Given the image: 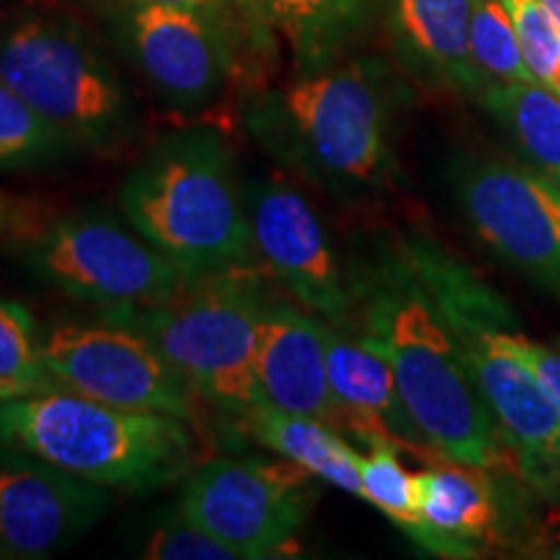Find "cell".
<instances>
[{"instance_id": "6da1fadb", "label": "cell", "mask_w": 560, "mask_h": 560, "mask_svg": "<svg viewBox=\"0 0 560 560\" xmlns=\"http://www.w3.org/2000/svg\"><path fill=\"white\" fill-rule=\"evenodd\" d=\"M346 270L353 299L348 330L387 359L425 441L439 457L501 467L506 444L405 231L366 236Z\"/></svg>"}, {"instance_id": "7a4b0ae2", "label": "cell", "mask_w": 560, "mask_h": 560, "mask_svg": "<svg viewBox=\"0 0 560 560\" xmlns=\"http://www.w3.org/2000/svg\"><path fill=\"white\" fill-rule=\"evenodd\" d=\"M247 125L285 170L338 200H366L395 179L389 96L371 62L301 70L249 104Z\"/></svg>"}, {"instance_id": "3957f363", "label": "cell", "mask_w": 560, "mask_h": 560, "mask_svg": "<svg viewBox=\"0 0 560 560\" xmlns=\"http://www.w3.org/2000/svg\"><path fill=\"white\" fill-rule=\"evenodd\" d=\"M120 208L190 280L255 260L247 187L215 128L159 138L122 179Z\"/></svg>"}, {"instance_id": "277c9868", "label": "cell", "mask_w": 560, "mask_h": 560, "mask_svg": "<svg viewBox=\"0 0 560 560\" xmlns=\"http://www.w3.org/2000/svg\"><path fill=\"white\" fill-rule=\"evenodd\" d=\"M0 446L130 493L185 478L200 457L190 420L117 408L68 389L0 400Z\"/></svg>"}, {"instance_id": "5b68a950", "label": "cell", "mask_w": 560, "mask_h": 560, "mask_svg": "<svg viewBox=\"0 0 560 560\" xmlns=\"http://www.w3.org/2000/svg\"><path fill=\"white\" fill-rule=\"evenodd\" d=\"M270 296L262 270L249 262L187 280L156 304L102 310V317L143 332L198 400L234 423L265 400L255 374V350Z\"/></svg>"}, {"instance_id": "8992f818", "label": "cell", "mask_w": 560, "mask_h": 560, "mask_svg": "<svg viewBox=\"0 0 560 560\" xmlns=\"http://www.w3.org/2000/svg\"><path fill=\"white\" fill-rule=\"evenodd\" d=\"M0 81L75 151H120L138 130L128 81L79 21L62 13H26L0 26Z\"/></svg>"}, {"instance_id": "52a82bcc", "label": "cell", "mask_w": 560, "mask_h": 560, "mask_svg": "<svg viewBox=\"0 0 560 560\" xmlns=\"http://www.w3.org/2000/svg\"><path fill=\"white\" fill-rule=\"evenodd\" d=\"M433 299L450 322L467 369L493 416L509 452H537L560 444V408L532 371L493 338L495 312L503 306L490 285L425 231H405Z\"/></svg>"}, {"instance_id": "ba28073f", "label": "cell", "mask_w": 560, "mask_h": 560, "mask_svg": "<svg viewBox=\"0 0 560 560\" xmlns=\"http://www.w3.org/2000/svg\"><path fill=\"white\" fill-rule=\"evenodd\" d=\"M314 480L289 459L215 457L187 478L177 514L240 558L291 556L317 501Z\"/></svg>"}, {"instance_id": "9c48e42d", "label": "cell", "mask_w": 560, "mask_h": 560, "mask_svg": "<svg viewBox=\"0 0 560 560\" xmlns=\"http://www.w3.org/2000/svg\"><path fill=\"white\" fill-rule=\"evenodd\" d=\"M26 262L52 289L100 310L156 304L190 280L128 219L104 210L50 223L32 242Z\"/></svg>"}, {"instance_id": "30bf717a", "label": "cell", "mask_w": 560, "mask_h": 560, "mask_svg": "<svg viewBox=\"0 0 560 560\" xmlns=\"http://www.w3.org/2000/svg\"><path fill=\"white\" fill-rule=\"evenodd\" d=\"M462 219L488 247L560 299V187L506 153H467L452 170Z\"/></svg>"}, {"instance_id": "8fae6325", "label": "cell", "mask_w": 560, "mask_h": 560, "mask_svg": "<svg viewBox=\"0 0 560 560\" xmlns=\"http://www.w3.org/2000/svg\"><path fill=\"white\" fill-rule=\"evenodd\" d=\"M42 366L55 389L117 408L198 418V395L166 355L122 322H60L39 340Z\"/></svg>"}, {"instance_id": "7c38bea8", "label": "cell", "mask_w": 560, "mask_h": 560, "mask_svg": "<svg viewBox=\"0 0 560 560\" xmlns=\"http://www.w3.org/2000/svg\"><path fill=\"white\" fill-rule=\"evenodd\" d=\"M109 26L125 58L174 109H206L236 70V42L202 13L117 0Z\"/></svg>"}, {"instance_id": "4fadbf2b", "label": "cell", "mask_w": 560, "mask_h": 560, "mask_svg": "<svg viewBox=\"0 0 560 560\" xmlns=\"http://www.w3.org/2000/svg\"><path fill=\"white\" fill-rule=\"evenodd\" d=\"M247 200L265 272L317 317L350 327L348 270L312 202L283 179L252 182Z\"/></svg>"}, {"instance_id": "5bb4252c", "label": "cell", "mask_w": 560, "mask_h": 560, "mask_svg": "<svg viewBox=\"0 0 560 560\" xmlns=\"http://www.w3.org/2000/svg\"><path fill=\"white\" fill-rule=\"evenodd\" d=\"M109 488L42 462L0 452V558L32 560L68 548L107 514Z\"/></svg>"}, {"instance_id": "9a60e30c", "label": "cell", "mask_w": 560, "mask_h": 560, "mask_svg": "<svg viewBox=\"0 0 560 560\" xmlns=\"http://www.w3.org/2000/svg\"><path fill=\"white\" fill-rule=\"evenodd\" d=\"M327 376L338 405V431L363 444H392L418 457H439L412 420L397 376L384 355L348 327L325 322Z\"/></svg>"}, {"instance_id": "2e32d148", "label": "cell", "mask_w": 560, "mask_h": 560, "mask_svg": "<svg viewBox=\"0 0 560 560\" xmlns=\"http://www.w3.org/2000/svg\"><path fill=\"white\" fill-rule=\"evenodd\" d=\"M255 374L270 405L338 429V405L327 376L325 319L299 301L270 296L257 327Z\"/></svg>"}, {"instance_id": "e0dca14e", "label": "cell", "mask_w": 560, "mask_h": 560, "mask_svg": "<svg viewBox=\"0 0 560 560\" xmlns=\"http://www.w3.org/2000/svg\"><path fill=\"white\" fill-rule=\"evenodd\" d=\"M423 537L418 548L439 558H478L501 532V501L488 467L439 457L416 475Z\"/></svg>"}, {"instance_id": "ac0fdd59", "label": "cell", "mask_w": 560, "mask_h": 560, "mask_svg": "<svg viewBox=\"0 0 560 560\" xmlns=\"http://www.w3.org/2000/svg\"><path fill=\"white\" fill-rule=\"evenodd\" d=\"M387 16L412 70L457 94L482 96L488 83L470 52L472 0H387Z\"/></svg>"}, {"instance_id": "d6986e66", "label": "cell", "mask_w": 560, "mask_h": 560, "mask_svg": "<svg viewBox=\"0 0 560 560\" xmlns=\"http://www.w3.org/2000/svg\"><path fill=\"white\" fill-rule=\"evenodd\" d=\"M236 429L278 457L293 462L301 470L312 472L322 482L363 495L361 488V454L340 436L338 429L319 418L280 410L268 400L234 420Z\"/></svg>"}, {"instance_id": "ffe728a7", "label": "cell", "mask_w": 560, "mask_h": 560, "mask_svg": "<svg viewBox=\"0 0 560 560\" xmlns=\"http://www.w3.org/2000/svg\"><path fill=\"white\" fill-rule=\"evenodd\" d=\"M257 30L278 34L301 70L325 68L361 26L371 0H236Z\"/></svg>"}, {"instance_id": "44dd1931", "label": "cell", "mask_w": 560, "mask_h": 560, "mask_svg": "<svg viewBox=\"0 0 560 560\" xmlns=\"http://www.w3.org/2000/svg\"><path fill=\"white\" fill-rule=\"evenodd\" d=\"M482 104L520 156L560 187V96L542 83H488Z\"/></svg>"}, {"instance_id": "7402d4cb", "label": "cell", "mask_w": 560, "mask_h": 560, "mask_svg": "<svg viewBox=\"0 0 560 560\" xmlns=\"http://www.w3.org/2000/svg\"><path fill=\"white\" fill-rule=\"evenodd\" d=\"M75 153L73 143L0 81V172L39 170Z\"/></svg>"}, {"instance_id": "603a6c76", "label": "cell", "mask_w": 560, "mask_h": 560, "mask_svg": "<svg viewBox=\"0 0 560 560\" xmlns=\"http://www.w3.org/2000/svg\"><path fill=\"white\" fill-rule=\"evenodd\" d=\"M470 52L486 83L537 81L522 55L520 34L506 0H472Z\"/></svg>"}, {"instance_id": "cb8c5ba5", "label": "cell", "mask_w": 560, "mask_h": 560, "mask_svg": "<svg viewBox=\"0 0 560 560\" xmlns=\"http://www.w3.org/2000/svg\"><path fill=\"white\" fill-rule=\"evenodd\" d=\"M369 454H361V488L363 501L380 509L392 524H397L412 542L420 545L423 524L418 514L416 475L402 465L400 450L392 444H371Z\"/></svg>"}, {"instance_id": "d4e9b609", "label": "cell", "mask_w": 560, "mask_h": 560, "mask_svg": "<svg viewBox=\"0 0 560 560\" xmlns=\"http://www.w3.org/2000/svg\"><path fill=\"white\" fill-rule=\"evenodd\" d=\"M0 382L16 397L55 389L50 374L42 366L32 312L9 299H0Z\"/></svg>"}, {"instance_id": "484cf974", "label": "cell", "mask_w": 560, "mask_h": 560, "mask_svg": "<svg viewBox=\"0 0 560 560\" xmlns=\"http://www.w3.org/2000/svg\"><path fill=\"white\" fill-rule=\"evenodd\" d=\"M522 55L537 81L560 96V30L540 0H506Z\"/></svg>"}, {"instance_id": "4316f807", "label": "cell", "mask_w": 560, "mask_h": 560, "mask_svg": "<svg viewBox=\"0 0 560 560\" xmlns=\"http://www.w3.org/2000/svg\"><path fill=\"white\" fill-rule=\"evenodd\" d=\"M143 558L151 560H240L236 550L213 537L210 532L195 527L185 516L174 514L170 522L151 532Z\"/></svg>"}, {"instance_id": "83f0119b", "label": "cell", "mask_w": 560, "mask_h": 560, "mask_svg": "<svg viewBox=\"0 0 560 560\" xmlns=\"http://www.w3.org/2000/svg\"><path fill=\"white\" fill-rule=\"evenodd\" d=\"M493 338L501 348H506L514 359H520L532 374L540 380V384L548 389V395L556 400L560 408V348L542 346L524 335L520 327V319L511 306L503 301V306L495 312L493 319Z\"/></svg>"}, {"instance_id": "f1b7e54d", "label": "cell", "mask_w": 560, "mask_h": 560, "mask_svg": "<svg viewBox=\"0 0 560 560\" xmlns=\"http://www.w3.org/2000/svg\"><path fill=\"white\" fill-rule=\"evenodd\" d=\"M140 3H161V5H174V9H187L195 13H202L210 21L221 26L231 39L240 45L244 34H257V37H268V34L257 30L252 21L244 16L236 0H140Z\"/></svg>"}, {"instance_id": "f546056e", "label": "cell", "mask_w": 560, "mask_h": 560, "mask_svg": "<svg viewBox=\"0 0 560 560\" xmlns=\"http://www.w3.org/2000/svg\"><path fill=\"white\" fill-rule=\"evenodd\" d=\"M514 457L516 470L537 493L560 501V444L537 452H520Z\"/></svg>"}, {"instance_id": "4dcf8cb0", "label": "cell", "mask_w": 560, "mask_h": 560, "mask_svg": "<svg viewBox=\"0 0 560 560\" xmlns=\"http://www.w3.org/2000/svg\"><path fill=\"white\" fill-rule=\"evenodd\" d=\"M529 558H550L560 560V529H548L540 540L529 545V552H524Z\"/></svg>"}, {"instance_id": "1f68e13d", "label": "cell", "mask_w": 560, "mask_h": 560, "mask_svg": "<svg viewBox=\"0 0 560 560\" xmlns=\"http://www.w3.org/2000/svg\"><path fill=\"white\" fill-rule=\"evenodd\" d=\"M542 9L548 11V16L556 21V26L560 30V0H540Z\"/></svg>"}, {"instance_id": "d6a6232c", "label": "cell", "mask_w": 560, "mask_h": 560, "mask_svg": "<svg viewBox=\"0 0 560 560\" xmlns=\"http://www.w3.org/2000/svg\"><path fill=\"white\" fill-rule=\"evenodd\" d=\"M5 223H9V213H5V206H3V200H0V236H3V231H5Z\"/></svg>"}, {"instance_id": "836d02e7", "label": "cell", "mask_w": 560, "mask_h": 560, "mask_svg": "<svg viewBox=\"0 0 560 560\" xmlns=\"http://www.w3.org/2000/svg\"><path fill=\"white\" fill-rule=\"evenodd\" d=\"M11 397H16L13 395V389H9L3 382H0V400H11Z\"/></svg>"}]
</instances>
